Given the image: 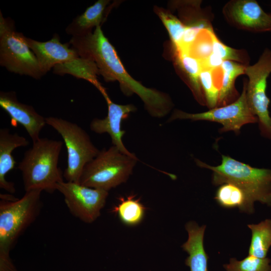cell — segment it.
I'll return each mask as SVG.
<instances>
[{
    "label": "cell",
    "instance_id": "cell-1",
    "mask_svg": "<svg viewBox=\"0 0 271 271\" xmlns=\"http://www.w3.org/2000/svg\"><path fill=\"white\" fill-rule=\"evenodd\" d=\"M69 43L79 57L96 64L99 74L106 82L117 81L124 94H137L151 115L161 117L170 111L172 102L169 97L162 92L145 87L127 73L100 26L85 35L72 37Z\"/></svg>",
    "mask_w": 271,
    "mask_h": 271
},
{
    "label": "cell",
    "instance_id": "cell-2",
    "mask_svg": "<svg viewBox=\"0 0 271 271\" xmlns=\"http://www.w3.org/2000/svg\"><path fill=\"white\" fill-rule=\"evenodd\" d=\"M41 190L25 192L21 199L0 201V271H18L10 252L19 237L38 216Z\"/></svg>",
    "mask_w": 271,
    "mask_h": 271
},
{
    "label": "cell",
    "instance_id": "cell-3",
    "mask_svg": "<svg viewBox=\"0 0 271 271\" xmlns=\"http://www.w3.org/2000/svg\"><path fill=\"white\" fill-rule=\"evenodd\" d=\"M62 145L60 141L40 138L25 152L18 166L25 192L56 190L57 184L63 181V174L58 166Z\"/></svg>",
    "mask_w": 271,
    "mask_h": 271
},
{
    "label": "cell",
    "instance_id": "cell-4",
    "mask_svg": "<svg viewBox=\"0 0 271 271\" xmlns=\"http://www.w3.org/2000/svg\"><path fill=\"white\" fill-rule=\"evenodd\" d=\"M197 164L213 172L212 183H233L246 194L250 204L255 201L271 205V169L257 168L222 155L220 165L212 166L196 160Z\"/></svg>",
    "mask_w": 271,
    "mask_h": 271
},
{
    "label": "cell",
    "instance_id": "cell-5",
    "mask_svg": "<svg viewBox=\"0 0 271 271\" xmlns=\"http://www.w3.org/2000/svg\"><path fill=\"white\" fill-rule=\"evenodd\" d=\"M137 161L114 146L104 149L85 165L79 184L108 191L128 179Z\"/></svg>",
    "mask_w": 271,
    "mask_h": 271
},
{
    "label": "cell",
    "instance_id": "cell-6",
    "mask_svg": "<svg viewBox=\"0 0 271 271\" xmlns=\"http://www.w3.org/2000/svg\"><path fill=\"white\" fill-rule=\"evenodd\" d=\"M45 119L46 124L61 136L67 149V165L63 177L66 181L79 183L84 167L100 151L87 132L76 123L56 117Z\"/></svg>",
    "mask_w": 271,
    "mask_h": 271
},
{
    "label": "cell",
    "instance_id": "cell-7",
    "mask_svg": "<svg viewBox=\"0 0 271 271\" xmlns=\"http://www.w3.org/2000/svg\"><path fill=\"white\" fill-rule=\"evenodd\" d=\"M0 65L8 71L39 79L43 75L25 36L15 29L14 21L0 12Z\"/></svg>",
    "mask_w": 271,
    "mask_h": 271
},
{
    "label": "cell",
    "instance_id": "cell-8",
    "mask_svg": "<svg viewBox=\"0 0 271 271\" xmlns=\"http://www.w3.org/2000/svg\"><path fill=\"white\" fill-rule=\"evenodd\" d=\"M270 73L271 50L268 49L264 50L256 63L245 69V74L248 77L246 93L248 104L257 118L261 134L269 139H271L270 100L266 90L267 79Z\"/></svg>",
    "mask_w": 271,
    "mask_h": 271
},
{
    "label": "cell",
    "instance_id": "cell-9",
    "mask_svg": "<svg viewBox=\"0 0 271 271\" xmlns=\"http://www.w3.org/2000/svg\"><path fill=\"white\" fill-rule=\"evenodd\" d=\"M246 93V86L245 85L239 98L229 105L197 113H189L176 110L169 120L179 119L214 121L222 125L220 132L233 131L238 132L243 125L258 122L257 117L249 107Z\"/></svg>",
    "mask_w": 271,
    "mask_h": 271
},
{
    "label": "cell",
    "instance_id": "cell-10",
    "mask_svg": "<svg viewBox=\"0 0 271 271\" xmlns=\"http://www.w3.org/2000/svg\"><path fill=\"white\" fill-rule=\"evenodd\" d=\"M56 190L64 196L70 213L87 223L94 222L100 216L108 195V191L64 180L57 184Z\"/></svg>",
    "mask_w": 271,
    "mask_h": 271
},
{
    "label": "cell",
    "instance_id": "cell-11",
    "mask_svg": "<svg viewBox=\"0 0 271 271\" xmlns=\"http://www.w3.org/2000/svg\"><path fill=\"white\" fill-rule=\"evenodd\" d=\"M25 40L35 54L43 75L56 65L69 63L79 56L69 43L62 44L58 35L46 42L38 41L25 37Z\"/></svg>",
    "mask_w": 271,
    "mask_h": 271
},
{
    "label": "cell",
    "instance_id": "cell-12",
    "mask_svg": "<svg viewBox=\"0 0 271 271\" xmlns=\"http://www.w3.org/2000/svg\"><path fill=\"white\" fill-rule=\"evenodd\" d=\"M0 106L9 115L11 124H20L25 128L33 143L40 138V133L46 124V119L35 108L18 101L14 92L0 93Z\"/></svg>",
    "mask_w": 271,
    "mask_h": 271
},
{
    "label": "cell",
    "instance_id": "cell-13",
    "mask_svg": "<svg viewBox=\"0 0 271 271\" xmlns=\"http://www.w3.org/2000/svg\"><path fill=\"white\" fill-rule=\"evenodd\" d=\"M108 106L107 116L102 119L94 118L90 122V128L97 133H107L110 137L113 146L117 148L122 153L134 156L124 146L122 137L125 131L121 128L122 121L127 118L131 112L136 111L132 104L121 105L114 103L108 97L107 93L103 95Z\"/></svg>",
    "mask_w": 271,
    "mask_h": 271
},
{
    "label": "cell",
    "instance_id": "cell-14",
    "mask_svg": "<svg viewBox=\"0 0 271 271\" xmlns=\"http://www.w3.org/2000/svg\"><path fill=\"white\" fill-rule=\"evenodd\" d=\"M228 14L232 22L241 28L256 32L271 31V14L264 12L255 1L233 2Z\"/></svg>",
    "mask_w": 271,
    "mask_h": 271
},
{
    "label": "cell",
    "instance_id": "cell-15",
    "mask_svg": "<svg viewBox=\"0 0 271 271\" xmlns=\"http://www.w3.org/2000/svg\"><path fill=\"white\" fill-rule=\"evenodd\" d=\"M29 144L25 137L10 132L7 128L0 129V188L10 193L16 192L15 184L6 178L16 164L12 153L15 149L27 146Z\"/></svg>",
    "mask_w": 271,
    "mask_h": 271
},
{
    "label": "cell",
    "instance_id": "cell-16",
    "mask_svg": "<svg viewBox=\"0 0 271 271\" xmlns=\"http://www.w3.org/2000/svg\"><path fill=\"white\" fill-rule=\"evenodd\" d=\"M188 232L187 240L182 245L183 250L188 254L185 260L190 271H208L207 268L208 255L203 244L205 225L199 226L194 221H189L185 226Z\"/></svg>",
    "mask_w": 271,
    "mask_h": 271
},
{
    "label": "cell",
    "instance_id": "cell-17",
    "mask_svg": "<svg viewBox=\"0 0 271 271\" xmlns=\"http://www.w3.org/2000/svg\"><path fill=\"white\" fill-rule=\"evenodd\" d=\"M108 0H98L78 16L66 28V32L72 37H80L92 32L94 27L100 26L103 21Z\"/></svg>",
    "mask_w": 271,
    "mask_h": 271
},
{
    "label": "cell",
    "instance_id": "cell-18",
    "mask_svg": "<svg viewBox=\"0 0 271 271\" xmlns=\"http://www.w3.org/2000/svg\"><path fill=\"white\" fill-rule=\"evenodd\" d=\"M214 198L223 208L237 207L245 212L250 213L253 212V207L250 204L245 192L233 183L227 182L220 185Z\"/></svg>",
    "mask_w": 271,
    "mask_h": 271
},
{
    "label": "cell",
    "instance_id": "cell-19",
    "mask_svg": "<svg viewBox=\"0 0 271 271\" xmlns=\"http://www.w3.org/2000/svg\"><path fill=\"white\" fill-rule=\"evenodd\" d=\"M247 226L251 231L249 255L260 258L266 257L271 246V219H267L258 224Z\"/></svg>",
    "mask_w": 271,
    "mask_h": 271
},
{
    "label": "cell",
    "instance_id": "cell-20",
    "mask_svg": "<svg viewBox=\"0 0 271 271\" xmlns=\"http://www.w3.org/2000/svg\"><path fill=\"white\" fill-rule=\"evenodd\" d=\"M120 202L113 209L120 221L128 226H135L143 220L146 208L140 202L139 199H136L134 196H129L126 199L121 198Z\"/></svg>",
    "mask_w": 271,
    "mask_h": 271
},
{
    "label": "cell",
    "instance_id": "cell-21",
    "mask_svg": "<svg viewBox=\"0 0 271 271\" xmlns=\"http://www.w3.org/2000/svg\"><path fill=\"white\" fill-rule=\"evenodd\" d=\"M176 61L187 75L196 96H202L200 74L203 69L202 62L189 54L176 55Z\"/></svg>",
    "mask_w": 271,
    "mask_h": 271
},
{
    "label": "cell",
    "instance_id": "cell-22",
    "mask_svg": "<svg viewBox=\"0 0 271 271\" xmlns=\"http://www.w3.org/2000/svg\"><path fill=\"white\" fill-rule=\"evenodd\" d=\"M245 67L233 61L224 60L221 66L222 79L218 103H223L231 94L235 79L237 76L245 74Z\"/></svg>",
    "mask_w": 271,
    "mask_h": 271
},
{
    "label": "cell",
    "instance_id": "cell-23",
    "mask_svg": "<svg viewBox=\"0 0 271 271\" xmlns=\"http://www.w3.org/2000/svg\"><path fill=\"white\" fill-rule=\"evenodd\" d=\"M155 12L167 30L175 52H176L179 48L186 26L164 9L156 7Z\"/></svg>",
    "mask_w": 271,
    "mask_h": 271
},
{
    "label": "cell",
    "instance_id": "cell-24",
    "mask_svg": "<svg viewBox=\"0 0 271 271\" xmlns=\"http://www.w3.org/2000/svg\"><path fill=\"white\" fill-rule=\"evenodd\" d=\"M270 259L258 258L248 255L241 260L230 259V263L223 265L227 271H271Z\"/></svg>",
    "mask_w": 271,
    "mask_h": 271
},
{
    "label": "cell",
    "instance_id": "cell-25",
    "mask_svg": "<svg viewBox=\"0 0 271 271\" xmlns=\"http://www.w3.org/2000/svg\"><path fill=\"white\" fill-rule=\"evenodd\" d=\"M212 30L208 22L204 20L197 21L186 26L178 50L175 55L189 54L190 48L199 34L205 30Z\"/></svg>",
    "mask_w": 271,
    "mask_h": 271
},
{
    "label": "cell",
    "instance_id": "cell-26",
    "mask_svg": "<svg viewBox=\"0 0 271 271\" xmlns=\"http://www.w3.org/2000/svg\"><path fill=\"white\" fill-rule=\"evenodd\" d=\"M213 71L203 68L200 74V82L203 88L206 103L209 108H215L218 103L219 89L215 85Z\"/></svg>",
    "mask_w": 271,
    "mask_h": 271
},
{
    "label": "cell",
    "instance_id": "cell-27",
    "mask_svg": "<svg viewBox=\"0 0 271 271\" xmlns=\"http://www.w3.org/2000/svg\"><path fill=\"white\" fill-rule=\"evenodd\" d=\"M211 30L201 32L190 49L189 54L201 61L212 54V43L209 34Z\"/></svg>",
    "mask_w": 271,
    "mask_h": 271
},
{
    "label": "cell",
    "instance_id": "cell-28",
    "mask_svg": "<svg viewBox=\"0 0 271 271\" xmlns=\"http://www.w3.org/2000/svg\"><path fill=\"white\" fill-rule=\"evenodd\" d=\"M212 43V53L224 60L242 61V57L239 51L228 47L220 42L213 30L209 31Z\"/></svg>",
    "mask_w": 271,
    "mask_h": 271
},
{
    "label": "cell",
    "instance_id": "cell-29",
    "mask_svg": "<svg viewBox=\"0 0 271 271\" xmlns=\"http://www.w3.org/2000/svg\"><path fill=\"white\" fill-rule=\"evenodd\" d=\"M223 61L222 59L212 53L207 59L201 62L203 68L214 70L220 68Z\"/></svg>",
    "mask_w": 271,
    "mask_h": 271
}]
</instances>
